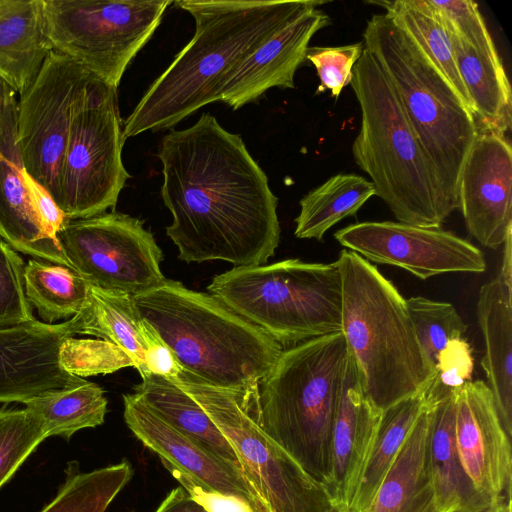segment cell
<instances>
[{"mask_svg":"<svg viewBox=\"0 0 512 512\" xmlns=\"http://www.w3.org/2000/svg\"><path fill=\"white\" fill-rule=\"evenodd\" d=\"M161 196L172 215L167 236L179 259L264 265L280 241L278 199L238 134L203 113L160 141Z\"/></svg>","mask_w":512,"mask_h":512,"instance_id":"cell-1","label":"cell"},{"mask_svg":"<svg viewBox=\"0 0 512 512\" xmlns=\"http://www.w3.org/2000/svg\"><path fill=\"white\" fill-rule=\"evenodd\" d=\"M317 2L175 1L194 18L195 33L124 121V141L145 131L170 129L201 107L219 101L227 74Z\"/></svg>","mask_w":512,"mask_h":512,"instance_id":"cell-2","label":"cell"},{"mask_svg":"<svg viewBox=\"0 0 512 512\" xmlns=\"http://www.w3.org/2000/svg\"><path fill=\"white\" fill-rule=\"evenodd\" d=\"M132 299L182 371L239 395L255 394L285 349L214 295L179 281L166 279Z\"/></svg>","mask_w":512,"mask_h":512,"instance_id":"cell-3","label":"cell"},{"mask_svg":"<svg viewBox=\"0 0 512 512\" xmlns=\"http://www.w3.org/2000/svg\"><path fill=\"white\" fill-rule=\"evenodd\" d=\"M348 354L342 332L285 348L258 382L251 403L264 432L327 490L331 432Z\"/></svg>","mask_w":512,"mask_h":512,"instance_id":"cell-4","label":"cell"},{"mask_svg":"<svg viewBox=\"0 0 512 512\" xmlns=\"http://www.w3.org/2000/svg\"><path fill=\"white\" fill-rule=\"evenodd\" d=\"M364 47L391 82L436 183L444 220L459 209L460 174L478 133L472 112L452 86L386 13L372 15Z\"/></svg>","mask_w":512,"mask_h":512,"instance_id":"cell-5","label":"cell"},{"mask_svg":"<svg viewBox=\"0 0 512 512\" xmlns=\"http://www.w3.org/2000/svg\"><path fill=\"white\" fill-rule=\"evenodd\" d=\"M335 262L342 277V333L367 396L384 411L428 387L436 370L393 283L351 250H341Z\"/></svg>","mask_w":512,"mask_h":512,"instance_id":"cell-6","label":"cell"},{"mask_svg":"<svg viewBox=\"0 0 512 512\" xmlns=\"http://www.w3.org/2000/svg\"><path fill=\"white\" fill-rule=\"evenodd\" d=\"M361 110L352 143L357 166L398 222L441 227L435 179L397 94L373 55L364 48L350 82Z\"/></svg>","mask_w":512,"mask_h":512,"instance_id":"cell-7","label":"cell"},{"mask_svg":"<svg viewBox=\"0 0 512 512\" xmlns=\"http://www.w3.org/2000/svg\"><path fill=\"white\" fill-rule=\"evenodd\" d=\"M208 293L284 348L342 332V277L336 262L285 259L216 275Z\"/></svg>","mask_w":512,"mask_h":512,"instance_id":"cell-8","label":"cell"},{"mask_svg":"<svg viewBox=\"0 0 512 512\" xmlns=\"http://www.w3.org/2000/svg\"><path fill=\"white\" fill-rule=\"evenodd\" d=\"M171 380L200 404L228 440L269 512H324L330 506L326 487L264 432L252 409L254 395L209 385L182 370Z\"/></svg>","mask_w":512,"mask_h":512,"instance_id":"cell-9","label":"cell"},{"mask_svg":"<svg viewBox=\"0 0 512 512\" xmlns=\"http://www.w3.org/2000/svg\"><path fill=\"white\" fill-rule=\"evenodd\" d=\"M54 50L117 89L170 0H43Z\"/></svg>","mask_w":512,"mask_h":512,"instance_id":"cell-10","label":"cell"},{"mask_svg":"<svg viewBox=\"0 0 512 512\" xmlns=\"http://www.w3.org/2000/svg\"><path fill=\"white\" fill-rule=\"evenodd\" d=\"M124 142L117 89L99 79L73 120L61 166L58 206L69 220L116 206L131 177L122 161Z\"/></svg>","mask_w":512,"mask_h":512,"instance_id":"cell-11","label":"cell"},{"mask_svg":"<svg viewBox=\"0 0 512 512\" xmlns=\"http://www.w3.org/2000/svg\"><path fill=\"white\" fill-rule=\"evenodd\" d=\"M98 77L52 50L18 101V146L23 170L58 205L61 166L73 120Z\"/></svg>","mask_w":512,"mask_h":512,"instance_id":"cell-12","label":"cell"},{"mask_svg":"<svg viewBox=\"0 0 512 512\" xmlns=\"http://www.w3.org/2000/svg\"><path fill=\"white\" fill-rule=\"evenodd\" d=\"M56 236L73 270L91 286L136 296L166 280L153 234L128 214L69 220Z\"/></svg>","mask_w":512,"mask_h":512,"instance_id":"cell-13","label":"cell"},{"mask_svg":"<svg viewBox=\"0 0 512 512\" xmlns=\"http://www.w3.org/2000/svg\"><path fill=\"white\" fill-rule=\"evenodd\" d=\"M334 237L369 262L399 267L422 280L444 273L486 270L478 247L441 227L365 221L339 229Z\"/></svg>","mask_w":512,"mask_h":512,"instance_id":"cell-14","label":"cell"},{"mask_svg":"<svg viewBox=\"0 0 512 512\" xmlns=\"http://www.w3.org/2000/svg\"><path fill=\"white\" fill-rule=\"evenodd\" d=\"M82 314L54 324L37 319L0 326V403L26 401L85 381L64 354L82 334Z\"/></svg>","mask_w":512,"mask_h":512,"instance_id":"cell-15","label":"cell"},{"mask_svg":"<svg viewBox=\"0 0 512 512\" xmlns=\"http://www.w3.org/2000/svg\"><path fill=\"white\" fill-rule=\"evenodd\" d=\"M458 200L469 234L487 248L503 245L512 232V148L504 135L478 129L460 174Z\"/></svg>","mask_w":512,"mask_h":512,"instance_id":"cell-16","label":"cell"},{"mask_svg":"<svg viewBox=\"0 0 512 512\" xmlns=\"http://www.w3.org/2000/svg\"><path fill=\"white\" fill-rule=\"evenodd\" d=\"M455 439L462 466L476 490L495 503L511 494V439L493 393L482 380L454 389Z\"/></svg>","mask_w":512,"mask_h":512,"instance_id":"cell-17","label":"cell"},{"mask_svg":"<svg viewBox=\"0 0 512 512\" xmlns=\"http://www.w3.org/2000/svg\"><path fill=\"white\" fill-rule=\"evenodd\" d=\"M318 2L264 41L226 76L219 101L236 110L273 87H295L294 76L306 60L312 37L331 23Z\"/></svg>","mask_w":512,"mask_h":512,"instance_id":"cell-18","label":"cell"},{"mask_svg":"<svg viewBox=\"0 0 512 512\" xmlns=\"http://www.w3.org/2000/svg\"><path fill=\"white\" fill-rule=\"evenodd\" d=\"M123 403L126 425L161 461L186 472L210 490L239 498L253 512H269L260 495L237 468L170 426L134 393L125 394Z\"/></svg>","mask_w":512,"mask_h":512,"instance_id":"cell-19","label":"cell"},{"mask_svg":"<svg viewBox=\"0 0 512 512\" xmlns=\"http://www.w3.org/2000/svg\"><path fill=\"white\" fill-rule=\"evenodd\" d=\"M382 412L367 396L349 352L331 432V501L349 505L373 446Z\"/></svg>","mask_w":512,"mask_h":512,"instance_id":"cell-20","label":"cell"},{"mask_svg":"<svg viewBox=\"0 0 512 512\" xmlns=\"http://www.w3.org/2000/svg\"><path fill=\"white\" fill-rule=\"evenodd\" d=\"M428 411L429 461L441 509L473 512L494 504L476 490L462 466L455 439L454 389L442 386L436 376L430 387Z\"/></svg>","mask_w":512,"mask_h":512,"instance_id":"cell-21","label":"cell"},{"mask_svg":"<svg viewBox=\"0 0 512 512\" xmlns=\"http://www.w3.org/2000/svg\"><path fill=\"white\" fill-rule=\"evenodd\" d=\"M477 317L485 353L481 366L488 379L502 426L512 436V283L499 275L479 291Z\"/></svg>","mask_w":512,"mask_h":512,"instance_id":"cell-22","label":"cell"},{"mask_svg":"<svg viewBox=\"0 0 512 512\" xmlns=\"http://www.w3.org/2000/svg\"><path fill=\"white\" fill-rule=\"evenodd\" d=\"M428 408L429 397L367 512H444L430 468Z\"/></svg>","mask_w":512,"mask_h":512,"instance_id":"cell-23","label":"cell"},{"mask_svg":"<svg viewBox=\"0 0 512 512\" xmlns=\"http://www.w3.org/2000/svg\"><path fill=\"white\" fill-rule=\"evenodd\" d=\"M52 50L43 0H0V75L19 94Z\"/></svg>","mask_w":512,"mask_h":512,"instance_id":"cell-24","label":"cell"},{"mask_svg":"<svg viewBox=\"0 0 512 512\" xmlns=\"http://www.w3.org/2000/svg\"><path fill=\"white\" fill-rule=\"evenodd\" d=\"M81 314L82 334L120 348L133 361L141 378L148 374L150 358L166 345L139 314L128 294L91 286L90 300Z\"/></svg>","mask_w":512,"mask_h":512,"instance_id":"cell-25","label":"cell"},{"mask_svg":"<svg viewBox=\"0 0 512 512\" xmlns=\"http://www.w3.org/2000/svg\"><path fill=\"white\" fill-rule=\"evenodd\" d=\"M0 238L17 252L73 269L57 236L49 232L35 210L23 168L1 155Z\"/></svg>","mask_w":512,"mask_h":512,"instance_id":"cell-26","label":"cell"},{"mask_svg":"<svg viewBox=\"0 0 512 512\" xmlns=\"http://www.w3.org/2000/svg\"><path fill=\"white\" fill-rule=\"evenodd\" d=\"M450 35L478 129L505 135L512 125V94L499 55L476 50L455 34Z\"/></svg>","mask_w":512,"mask_h":512,"instance_id":"cell-27","label":"cell"},{"mask_svg":"<svg viewBox=\"0 0 512 512\" xmlns=\"http://www.w3.org/2000/svg\"><path fill=\"white\" fill-rule=\"evenodd\" d=\"M134 394L170 426L198 442L244 475L228 440L200 404L173 380L156 374H147L135 385Z\"/></svg>","mask_w":512,"mask_h":512,"instance_id":"cell-28","label":"cell"},{"mask_svg":"<svg viewBox=\"0 0 512 512\" xmlns=\"http://www.w3.org/2000/svg\"><path fill=\"white\" fill-rule=\"evenodd\" d=\"M431 383L419 393L400 400L382 412L373 446L349 503L352 512L368 511L379 486L427 404Z\"/></svg>","mask_w":512,"mask_h":512,"instance_id":"cell-29","label":"cell"},{"mask_svg":"<svg viewBox=\"0 0 512 512\" xmlns=\"http://www.w3.org/2000/svg\"><path fill=\"white\" fill-rule=\"evenodd\" d=\"M376 194L371 181L355 173H338L310 190L299 202L295 236L322 240L341 220L354 216Z\"/></svg>","mask_w":512,"mask_h":512,"instance_id":"cell-30","label":"cell"},{"mask_svg":"<svg viewBox=\"0 0 512 512\" xmlns=\"http://www.w3.org/2000/svg\"><path fill=\"white\" fill-rule=\"evenodd\" d=\"M385 13L404 30L443 74L464 105L472 103L457 69L450 32L428 0L381 1Z\"/></svg>","mask_w":512,"mask_h":512,"instance_id":"cell-31","label":"cell"},{"mask_svg":"<svg viewBox=\"0 0 512 512\" xmlns=\"http://www.w3.org/2000/svg\"><path fill=\"white\" fill-rule=\"evenodd\" d=\"M24 288L29 303L48 324L80 313L91 294V285L73 269L37 259L25 264Z\"/></svg>","mask_w":512,"mask_h":512,"instance_id":"cell-32","label":"cell"},{"mask_svg":"<svg viewBox=\"0 0 512 512\" xmlns=\"http://www.w3.org/2000/svg\"><path fill=\"white\" fill-rule=\"evenodd\" d=\"M107 403L103 389L85 380L73 387L46 392L24 404L43 419L48 437L69 440L81 429L103 424Z\"/></svg>","mask_w":512,"mask_h":512,"instance_id":"cell-33","label":"cell"},{"mask_svg":"<svg viewBox=\"0 0 512 512\" xmlns=\"http://www.w3.org/2000/svg\"><path fill=\"white\" fill-rule=\"evenodd\" d=\"M64 472L65 480L56 497L40 512H105L133 476L126 459L90 472H82L72 461Z\"/></svg>","mask_w":512,"mask_h":512,"instance_id":"cell-34","label":"cell"},{"mask_svg":"<svg viewBox=\"0 0 512 512\" xmlns=\"http://www.w3.org/2000/svg\"><path fill=\"white\" fill-rule=\"evenodd\" d=\"M405 300L418 342L435 369L439 353L452 340L462 338L467 325L455 307L448 302L423 296Z\"/></svg>","mask_w":512,"mask_h":512,"instance_id":"cell-35","label":"cell"},{"mask_svg":"<svg viewBox=\"0 0 512 512\" xmlns=\"http://www.w3.org/2000/svg\"><path fill=\"white\" fill-rule=\"evenodd\" d=\"M47 437L36 412L27 407L0 409V487Z\"/></svg>","mask_w":512,"mask_h":512,"instance_id":"cell-36","label":"cell"},{"mask_svg":"<svg viewBox=\"0 0 512 512\" xmlns=\"http://www.w3.org/2000/svg\"><path fill=\"white\" fill-rule=\"evenodd\" d=\"M24 268L18 253L0 238V326L36 319L25 294Z\"/></svg>","mask_w":512,"mask_h":512,"instance_id":"cell-37","label":"cell"},{"mask_svg":"<svg viewBox=\"0 0 512 512\" xmlns=\"http://www.w3.org/2000/svg\"><path fill=\"white\" fill-rule=\"evenodd\" d=\"M446 28L476 50L499 55L478 5L470 0H428Z\"/></svg>","mask_w":512,"mask_h":512,"instance_id":"cell-38","label":"cell"},{"mask_svg":"<svg viewBox=\"0 0 512 512\" xmlns=\"http://www.w3.org/2000/svg\"><path fill=\"white\" fill-rule=\"evenodd\" d=\"M364 43L343 46L309 47L306 59L316 68L320 80L317 92L329 90L338 98L344 87L350 84L353 67L364 50Z\"/></svg>","mask_w":512,"mask_h":512,"instance_id":"cell-39","label":"cell"},{"mask_svg":"<svg viewBox=\"0 0 512 512\" xmlns=\"http://www.w3.org/2000/svg\"><path fill=\"white\" fill-rule=\"evenodd\" d=\"M474 368L472 349L463 339H455L439 353L436 364L438 382L448 388L455 389L470 381Z\"/></svg>","mask_w":512,"mask_h":512,"instance_id":"cell-40","label":"cell"},{"mask_svg":"<svg viewBox=\"0 0 512 512\" xmlns=\"http://www.w3.org/2000/svg\"><path fill=\"white\" fill-rule=\"evenodd\" d=\"M17 91L0 75V155L22 168L18 146Z\"/></svg>","mask_w":512,"mask_h":512,"instance_id":"cell-41","label":"cell"},{"mask_svg":"<svg viewBox=\"0 0 512 512\" xmlns=\"http://www.w3.org/2000/svg\"><path fill=\"white\" fill-rule=\"evenodd\" d=\"M161 462L190 496L208 512H253L252 509L239 498L210 490L199 480L191 477L186 472L168 462Z\"/></svg>","mask_w":512,"mask_h":512,"instance_id":"cell-42","label":"cell"},{"mask_svg":"<svg viewBox=\"0 0 512 512\" xmlns=\"http://www.w3.org/2000/svg\"><path fill=\"white\" fill-rule=\"evenodd\" d=\"M23 177L31 201L41 221L49 232L56 236L57 232L69 221L50 194L24 170Z\"/></svg>","mask_w":512,"mask_h":512,"instance_id":"cell-43","label":"cell"},{"mask_svg":"<svg viewBox=\"0 0 512 512\" xmlns=\"http://www.w3.org/2000/svg\"><path fill=\"white\" fill-rule=\"evenodd\" d=\"M155 512H208L182 487L171 490Z\"/></svg>","mask_w":512,"mask_h":512,"instance_id":"cell-44","label":"cell"},{"mask_svg":"<svg viewBox=\"0 0 512 512\" xmlns=\"http://www.w3.org/2000/svg\"><path fill=\"white\" fill-rule=\"evenodd\" d=\"M503 245V257L498 275L512 283V232L507 235Z\"/></svg>","mask_w":512,"mask_h":512,"instance_id":"cell-45","label":"cell"},{"mask_svg":"<svg viewBox=\"0 0 512 512\" xmlns=\"http://www.w3.org/2000/svg\"><path fill=\"white\" fill-rule=\"evenodd\" d=\"M473 512H512L511 498L503 499L484 509Z\"/></svg>","mask_w":512,"mask_h":512,"instance_id":"cell-46","label":"cell"},{"mask_svg":"<svg viewBox=\"0 0 512 512\" xmlns=\"http://www.w3.org/2000/svg\"><path fill=\"white\" fill-rule=\"evenodd\" d=\"M324 512H352L345 502L331 501L330 506Z\"/></svg>","mask_w":512,"mask_h":512,"instance_id":"cell-47","label":"cell"}]
</instances>
